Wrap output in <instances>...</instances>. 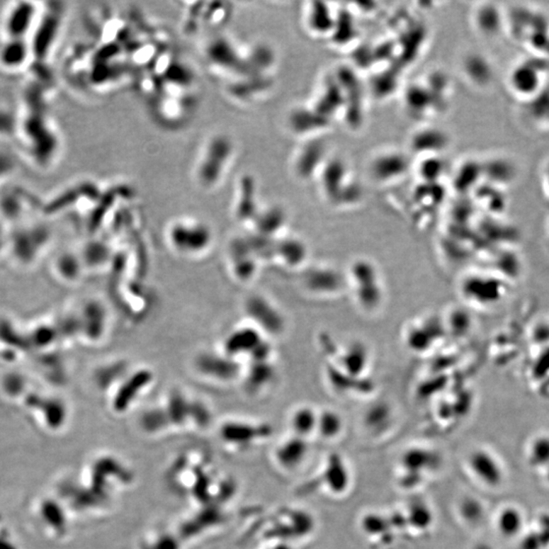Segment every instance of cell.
Wrapping results in <instances>:
<instances>
[{
	"label": "cell",
	"mask_w": 549,
	"mask_h": 549,
	"mask_svg": "<svg viewBox=\"0 0 549 549\" xmlns=\"http://www.w3.org/2000/svg\"><path fill=\"white\" fill-rule=\"evenodd\" d=\"M233 147L230 139L222 134L213 135L203 142L193 166V179L200 188L210 191L225 181L232 165Z\"/></svg>",
	"instance_id": "3957f363"
},
{
	"label": "cell",
	"mask_w": 549,
	"mask_h": 549,
	"mask_svg": "<svg viewBox=\"0 0 549 549\" xmlns=\"http://www.w3.org/2000/svg\"><path fill=\"white\" fill-rule=\"evenodd\" d=\"M432 520H434V518H432L431 511L429 510L426 504L418 502V504H414L412 506H410L408 521L415 528H418L419 530H425L432 524Z\"/></svg>",
	"instance_id": "484cf974"
},
{
	"label": "cell",
	"mask_w": 549,
	"mask_h": 549,
	"mask_svg": "<svg viewBox=\"0 0 549 549\" xmlns=\"http://www.w3.org/2000/svg\"><path fill=\"white\" fill-rule=\"evenodd\" d=\"M196 368L207 377L217 380H233L239 373L233 358L215 354H203L196 361Z\"/></svg>",
	"instance_id": "8fae6325"
},
{
	"label": "cell",
	"mask_w": 549,
	"mask_h": 549,
	"mask_svg": "<svg viewBox=\"0 0 549 549\" xmlns=\"http://www.w3.org/2000/svg\"><path fill=\"white\" fill-rule=\"evenodd\" d=\"M474 24L482 36L488 38L499 36L504 29V16L501 9L497 8L494 4H483L476 9Z\"/></svg>",
	"instance_id": "5bb4252c"
},
{
	"label": "cell",
	"mask_w": 549,
	"mask_h": 549,
	"mask_svg": "<svg viewBox=\"0 0 549 549\" xmlns=\"http://www.w3.org/2000/svg\"><path fill=\"white\" fill-rule=\"evenodd\" d=\"M469 464L474 474L485 485L489 487L501 485L504 476L502 467L489 453L482 450L475 451L470 455Z\"/></svg>",
	"instance_id": "7c38bea8"
},
{
	"label": "cell",
	"mask_w": 549,
	"mask_h": 549,
	"mask_svg": "<svg viewBox=\"0 0 549 549\" xmlns=\"http://www.w3.org/2000/svg\"><path fill=\"white\" fill-rule=\"evenodd\" d=\"M25 57V48L20 40L15 39L11 44L2 49L1 62L4 64L16 67L18 62H22Z\"/></svg>",
	"instance_id": "83f0119b"
},
{
	"label": "cell",
	"mask_w": 549,
	"mask_h": 549,
	"mask_svg": "<svg viewBox=\"0 0 549 549\" xmlns=\"http://www.w3.org/2000/svg\"><path fill=\"white\" fill-rule=\"evenodd\" d=\"M548 79L544 65L536 60H523L511 67L506 79V85L516 99L528 103L545 90Z\"/></svg>",
	"instance_id": "5b68a950"
},
{
	"label": "cell",
	"mask_w": 549,
	"mask_h": 549,
	"mask_svg": "<svg viewBox=\"0 0 549 549\" xmlns=\"http://www.w3.org/2000/svg\"><path fill=\"white\" fill-rule=\"evenodd\" d=\"M247 315L256 322V328L265 329L266 333L279 334L284 326L282 315L266 299L254 296L247 300Z\"/></svg>",
	"instance_id": "9c48e42d"
},
{
	"label": "cell",
	"mask_w": 549,
	"mask_h": 549,
	"mask_svg": "<svg viewBox=\"0 0 549 549\" xmlns=\"http://www.w3.org/2000/svg\"><path fill=\"white\" fill-rule=\"evenodd\" d=\"M261 336L256 328H244L231 333L225 343V352L227 356L235 358L237 355L249 354L254 358V355L261 346Z\"/></svg>",
	"instance_id": "30bf717a"
},
{
	"label": "cell",
	"mask_w": 549,
	"mask_h": 549,
	"mask_svg": "<svg viewBox=\"0 0 549 549\" xmlns=\"http://www.w3.org/2000/svg\"><path fill=\"white\" fill-rule=\"evenodd\" d=\"M33 9H34L30 6V4H20L18 8L11 11L8 20V30L11 37H15V39L20 38L25 34L26 30L29 29L32 16H34Z\"/></svg>",
	"instance_id": "44dd1931"
},
{
	"label": "cell",
	"mask_w": 549,
	"mask_h": 549,
	"mask_svg": "<svg viewBox=\"0 0 549 549\" xmlns=\"http://www.w3.org/2000/svg\"><path fill=\"white\" fill-rule=\"evenodd\" d=\"M546 477H548V480L549 481V466L546 467Z\"/></svg>",
	"instance_id": "1f68e13d"
},
{
	"label": "cell",
	"mask_w": 549,
	"mask_h": 549,
	"mask_svg": "<svg viewBox=\"0 0 549 549\" xmlns=\"http://www.w3.org/2000/svg\"><path fill=\"white\" fill-rule=\"evenodd\" d=\"M211 418L204 404L189 401L179 392H174L163 407L145 411L140 418V426L148 436H159L171 431H202L209 426Z\"/></svg>",
	"instance_id": "7a4b0ae2"
},
{
	"label": "cell",
	"mask_w": 549,
	"mask_h": 549,
	"mask_svg": "<svg viewBox=\"0 0 549 549\" xmlns=\"http://www.w3.org/2000/svg\"><path fill=\"white\" fill-rule=\"evenodd\" d=\"M483 179L492 182L494 188H504L516 177L515 168L509 159L494 157L483 163Z\"/></svg>",
	"instance_id": "e0dca14e"
},
{
	"label": "cell",
	"mask_w": 549,
	"mask_h": 549,
	"mask_svg": "<svg viewBox=\"0 0 549 549\" xmlns=\"http://www.w3.org/2000/svg\"><path fill=\"white\" fill-rule=\"evenodd\" d=\"M324 479L327 487L334 494H344L349 487V471L339 455H332L329 458L324 468Z\"/></svg>",
	"instance_id": "ac0fdd59"
},
{
	"label": "cell",
	"mask_w": 549,
	"mask_h": 549,
	"mask_svg": "<svg viewBox=\"0 0 549 549\" xmlns=\"http://www.w3.org/2000/svg\"><path fill=\"white\" fill-rule=\"evenodd\" d=\"M169 242L181 254H198L205 251L211 242V231L193 220H179L173 222L168 230Z\"/></svg>",
	"instance_id": "8992f818"
},
{
	"label": "cell",
	"mask_w": 549,
	"mask_h": 549,
	"mask_svg": "<svg viewBox=\"0 0 549 549\" xmlns=\"http://www.w3.org/2000/svg\"><path fill=\"white\" fill-rule=\"evenodd\" d=\"M149 375L146 371L135 373L125 385H121L120 390L114 397L112 402V408L116 413H123L130 407V404L137 400V395L149 384Z\"/></svg>",
	"instance_id": "9a60e30c"
},
{
	"label": "cell",
	"mask_w": 549,
	"mask_h": 549,
	"mask_svg": "<svg viewBox=\"0 0 549 549\" xmlns=\"http://www.w3.org/2000/svg\"><path fill=\"white\" fill-rule=\"evenodd\" d=\"M474 549H492V548H490L489 545H487V544L481 543V544H477V545H476L475 548H474Z\"/></svg>",
	"instance_id": "4dcf8cb0"
},
{
	"label": "cell",
	"mask_w": 549,
	"mask_h": 549,
	"mask_svg": "<svg viewBox=\"0 0 549 549\" xmlns=\"http://www.w3.org/2000/svg\"><path fill=\"white\" fill-rule=\"evenodd\" d=\"M308 452L305 438H288L278 447L275 452L276 461L286 470H293L303 463Z\"/></svg>",
	"instance_id": "4fadbf2b"
},
{
	"label": "cell",
	"mask_w": 549,
	"mask_h": 549,
	"mask_svg": "<svg viewBox=\"0 0 549 549\" xmlns=\"http://www.w3.org/2000/svg\"><path fill=\"white\" fill-rule=\"evenodd\" d=\"M317 412L310 407H300L294 411L291 417V427L295 436L305 438L315 431L317 425Z\"/></svg>",
	"instance_id": "ffe728a7"
},
{
	"label": "cell",
	"mask_w": 549,
	"mask_h": 549,
	"mask_svg": "<svg viewBox=\"0 0 549 549\" xmlns=\"http://www.w3.org/2000/svg\"><path fill=\"white\" fill-rule=\"evenodd\" d=\"M0 549H24L15 528L1 511H0Z\"/></svg>",
	"instance_id": "cb8c5ba5"
},
{
	"label": "cell",
	"mask_w": 549,
	"mask_h": 549,
	"mask_svg": "<svg viewBox=\"0 0 549 549\" xmlns=\"http://www.w3.org/2000/svg\"><path fill=\"white\" fill-rule=\"evenodd\" d=\"M529 459L533 466H549V436L535 439L530 448Z\"/></svg>",
	"instance_id": "d4e9b609"
},
{
	"label": "cell",
	"mask_w": 549,
	"mask_h": 549,
	"mask_svg": "<svg viewBox=\"0 0 549 549\" xmlns=\"http://www.w3.org/2000/svg\"><path fill=\"white\" fill-rule=\"evenodd\" d=\"M402 463L412 473H421L425 469L429 470L434 468L438 464V457L431 451L424 450V448H412L405 453Z\"/></svg>",
	"instance_id": "d6986e66"
},
{
	"label": "cell",
	"mask_w": 549,
	"mask_h": 549,
	"mask_svg": "<svg viewBox=\"0 0 549 549\" xmlns=\"http://www.w3.org/2000/svg\"><path fill=\"white\" fill-rule=\"evenodd\" d=\"M268 427L249 422L226 421L219 429V441L228 451H242L268 436Z\"/></svg>",
	"instance_id": "52a82bcc"
},
{
	"label": "cell",
	"mask_w": 549,
	"mask_h": 549,
	"mask_svg": "<svg viewBox=\"0 0 549 549\" xmlns=\"http://www.w3.org/2000/svg\"><path fill=\"white\" fill-rule=\"evenodd\" d=\"M183 539L176 530L153 528L142 535L137 542V549H182Z\"/></svg>",
	"instance_id": "2e32d148"
},
{
	"label": "cell",
	"mask_w": 549,
	"mask_h": 549,
	"mask_svg": "<svg viewBox=\"0 0 549 549\" xmlns=\"http://www.w3.org/2000/svg\"><path fill=\"white\" fill-rule=\"evenodd\" d=\"M342 418L338 413L327 410L317 416V431L324 438H336L342 431Z\"/></svg>",
	"instance_id": "603a6c76"
},
{
	"label": "cell",
	"mask_w": 549,
	"mask_h": 549,
	"mask_svg": "<svg viewBox=\"0 0 549 549\" xmlns=\"http://www.w3.org/2000/svg\"><path fill=\"white\" fill-rule=\"evenodd\" d=\"M29 516L39 534L52 542L69 539L76 519L52 490L36 495L32 499Z\"/></svg>",
	"instance_id": "277c9868"
},
{
	"label": "cell",
	"mask_w": 549,
	"mask_h": 549,
	"mask_svg": "<svg viewBox=\"0 0 549 549\" xmlns=\"http://www.w3.org/2000/svg\"><path fill=\"white\" fill-rule=\"evenodd\" d=\"M544 543L542 541L540 534L532 532V533L526 535L525 538L523 539L521 548L522 549H541Z\"/></svg>",
	"instance_id": "f1b7e54d"
},
{
	"label": "cell",
	"mask_w": 549,
	"mask_h": 549,
	"mask_svg": "<svg viewBox=\"0 0 549 549\" xmlns=\"http://www.w3.org/2000/svg\"><path fill=\"white\" fill-rule=\"evenodd\" d=\"M28 410L44 431L55 434L62 431L67 420V408L58 399H45L28 403Z\"/></svg>",
	"instance_id": "ba28073f"
},
{
	"label": "cell",
	"mask_w": 549,
	"mask_h": 549,
	"mask_svg": "<svg viewBox=\"0 0 549 549\" xmlns=\"http://www.w3.org/2000/svg\"><path fill=\"white\" fill-rule=\"evenodd\" d=\"M540 181L542 191L549 200V160L542 168Z\"/></svg>",
	"instance_id": "f546056e"
},
{
	"label": "cell",
	"mask_w": 549,
	"mask_h": 549,
	"mask_svg": "<svg viewBox=\"0 0 549 549\" xmlns=\"http://www.w3.org/2000/svg\"><path fill=\"white\" fill-rule=\"evenodd\" d=\"M497 526L504 536H515L520 533L523 527L522 514L513 506L504 509L497 519Z\"/></svg>",
	"instance_id": "7402d4cb"
},
{
	"label": "cell",
	"mask_w": 549,
	"mask_h": 549,
	"mask_svg": "<svg viewBox=\"0 0 549 549\" xmlns=\"http://www.w3.org/2000/svg\"><path fill=\"white\" fill-rule=\"evenodd\" d=\"M134 474L114 455H93L72 475L64 476L52 488L74 518L92 515L100 506L111 504L120 490L130 487Z\"/></svg>",
	"instance_id": "6da1fadb"
},
{
	"label": "cell",
	"mask_w": 549,
	"mask_h": 549,
	"mask_svg": "<svg viewBox=\"0 0 549 549\" xmlns=\"http://www.w3.org/2000/svg\"><path fill=\"white\" fill-rule=\"evenodd\" d=\"M460 513L467 522L476 524L482 520L485 516V508L477 499L467 497L460 504Z\"/></svg>",
	"instance_id": "4316f807"
}]
</instances>
